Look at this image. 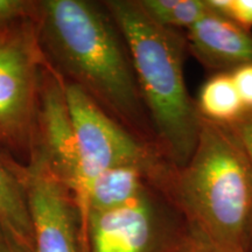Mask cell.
<instances>
[{
  "label": "cell",
  "instance_id": "obj_1",
  "mask_svg": "<svg viewBox=\"0 0 252 252\" xmlns=\"http://www.w3.org/2000/svg\"><path fill=\"white\" fill-rule=\"evenodd\" d=\"M42 24L47 45L75 84L130 133L154 138L128 49L109 12L83 0H48Z\"/></svg>",
  "mask_w": 252,
  "mask_h": 252
},
{
  "label": "cell",
  "instance_id": "obj_2",
  "mask_svg": "<svg viewBox=\"0 0 252 252\" xmlns=\"http://www.w3.org/2000/svg\"><path fill=\"white\" fill-rule=\"evenodd\" d=\"M105 7L128 49L157 149L173 167L181 168L193 156L202 122L186 86L185 33L157 24L139 1L112 0Z\"/></svg>",
  "mask_w": 252,
  "mask_h": 252
},
{
  "label": "cell",
  "instance_id": "obj_3",
  "mask_svg": "<svg viewBox=\"0 0 252 252\" xmlns=\"http://www.w3.org/2000/svg\"><path fill=\"white\" fill-rule=\"evenodd\" d=\"M189 228L223 252H247L252 171L228 125L202 118L195 151L165 191Z\"/></svg>",
  "mask_w": 252,
  "mask_h": 252
},
{
  "label": "cell",
  "instance_id": "obj_4",
  "mask_svg": "<svg viewBox=\"0 0 252 252\" xmlns=\"http://www.w3.org/2000/svg\"><path fill=\"white\" fill-rule=\"evenodd\" d=\"M64 96L74 127L83 181V200L76 210L82 244L88 222V191L91 182L100 173L111 167L130 163L152 168L171 163L156 147L143 143L123 127L80 86L75 83L64 86Z\"/></svg>",
  "mask_w": 252,
  "mask_h": 252
},
{
  "label": "cell",
  "instance_id": "obj_5",
  "mask_svg": "<svg viewBox=\"0 0 252 252\" xmlns=\"http://www.w3.org/2000/svg\"><path fill=\"white\" fill-rule=\"evenodd\" d=\"M186 225L166 194L150 186L123 206L91 213L82 252H168Z\"/></svg>",
  "mask_w": 252,
  "mask_h": 252
},
{
  "label": "cell",
  "instance_id": "obj_6",
  "mask_svg": "<svg viewBox=\"0 0 252 252\" xmlns=\"http://www.w3.org/2000/svg\"><path fill=\"white\" fill-rule=\"evenodd\" d=\"M37 50L24 28L0 30V141L30 145L36 112Z\"/></svg>",
  "mask_w": 252,
  "mask_h": 252
},
{
  "label": "cell",
  "instance_id": "obj_7",
  "mask_svg": "<svg viewBox=\"0 0 252 252\" xmlns=\"http://www.w3.org/2000/svg\"><path fill=\"white\" fill-rule=\"evenodd\" d=\"M23 182L33 230V252H82L74 201L45 153L34 159Z\"/></svg>",
  "mask_w": 252,
  "mask_h": 252
},
{
  "label": "cell",
  "instance_id": "obj_8",
  "mask_svg": "<svg viewBox=\"0 0 252 252\" xmlns=\"http://www.w3.org/2000/svg\"><path fill=\"white\" fill-rule=\"evenodd\" d=\"M41 126L45 137V156L55 174L71 193L75 208L83 200L80 158H78L74 127L69 116L64 96V86L52 80L43 89L40 109Z\"/></svg>",
  "mask_w": 252,
  "mask_h": 252
},
{
  "label": "cell",
  "instance_id": "obj_9",
  "mask_svg": "<svg viewBox=\"0 0 252 252\" xmlns=\"http://www.w3.org/2000/svg\"><path fill=\"white\" fill-rule=\"evenodd\" d=\"M187 48L204 68L231 72L252 63V33L209 7L185 31Z\"/></svg>",
  "mask_w": 252,
  "mask_h": 252
},
{
  "label": "cell",
  "instance_id": "obj_10",
  "mask_svg": "<svg viewBox=\"0 0 252 252\" xmlns=\"http://www.w3.org/2000/svg\"><path fill=\"white\" fill-rule=\"evenodd\" d=\"M0 232L25 250L33 252V230L24 182L0 154Z\"/></svg>",
  "mask_w": 252,
  "mask_h": 252
},
{
  "label": "cell",
  "instance_id": "obj_11",
  "mask_svg": "<svg viewBox=\"0 0 252 252\" xmlns=\"http://www.w3.org/2000/svg\"><path fill=\"white\" fill-rule=\"evenodd\" d=\"M201 117L213 123L230 125L247 111L230 72H219L208 78L196 99Z\"/></svg>",
  "mask_w": 252,
  "mask_h": 252
},
{
  "label": "cell",
  "instance_id": "obj_12",
  "mask_svg": "<svg viewBox=\"0 0 252 252\" xmlns=\"http://www.w3.org/2000/svg\"><path fill=\"white\" fill-rule=\"evenodd\" d=\"M146 14L161 26L187 31L207 13V0H141Z\"/></svg>",
  "mask_w": 252,
  "mask_h": 252
},
{
  "label": "cell",
  "instance_id": "obj_13",
  "mask_svg": "<svg viewBox=\"0 0 252 252\" xmlns=\"http://www.w3.org/2000/svg\"><path fill=\"white\" fill-rule=\"evenodd\" d=\"M213 11L224 15L238 26L251 32L252 0H207Z\"/></svg>",
  "mask_w": 252,
  "mask_h": 252
},
{
  "label": "cell",
  "instance_id": "obj_14",
  "mask_svg": "<svg viewBox=\"0 0 252 252\" xmlns=\"http://www.w3.org/2000/svg\"><path fill=\"white\" fill-rule=\"evenodd\" d=\"M168 252H223L186 225Z\"/></svg>",
  "mask_w": 252,
  "mask_h": 252
},
{
  "label": "cell",
  "instance_id": "obj_15",
  "mask_svg": "<svg viewBox=\"0 0 252 252\" xmlns=\"http://www.w3.org/2000/svg\"><path fill=\"white\" fill-rule=\"evenodd\" d=\"M228 126L243 150L252 171V111H245L241 118Z\"/></svg>",
  "mask_w": 252,
  "mask_h": 252
},
{
  "label": "cell",
  "instance_id": "obj_16",
  "mask_svg": "<svg viewBox=\"0 0 252 252\" xmlns=\"http://www.w3.org/2000/svg\"><path fill=\"white\" fill-rule=\"evenodd\" d=\"M230 74L245 110L252 111V63L242 65Z\"/></svg>",
  "mask_w": 252,
  "mask_h": 252
},
{
  "label": "cell",
  "instance_id": "obj_17",
  "mask_svg": "<svg viewBox=\"0 0 252 252\" xmlns=\"http://www.w3.org/2000/svg\"><path fill=\"white\" fill-rule=\"evenodd\" d=\"M25 2L17 0H0V21L11 20L23 12Z\"/></svg>",
  "mask_w": 252,
  "mask_h": 252
},
{
  "label": "cell",
  "instance_id": "obj_18",
  "mask_svg": "<svg viewBox=\"0 0 252 252\" xmlns=\"http://www.w3.org/2000/svg\"><path fill=\"white\" fill-rule=\"evenodd\" d=\"M0 252H30L25 250L24 248L19 247L13 241L0 232Z\"/></svg>",
  "mask_w": 252,
  "mask_h": 252
},
{
  "label": "cell",
  "instance_id": "obj_19",
  "mask_svg": "<svg viewBox=\"0 0 252 252\" xmlns=\"http://www.w3.org/2000/svg\"><path fill=\"white\" fill-rule=\"evenodd\" d=\"M245 251L252 252V213L249 220L248 232H247V243H245Z\"/></svg>",
  "mask_w": 252,
  "mask_h": 252
}]
</instances>
